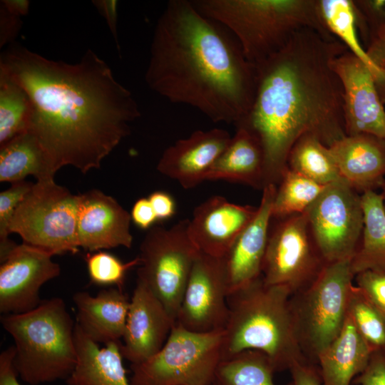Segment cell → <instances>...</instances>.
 I'll return each mask as SVG.
<instances>
[{"mask_svg": "<svg viewBox=\"0 0 385 385\" xmlns=\"http://www.w3.org/2000/svg\"><path fill=\"white\" fill-rule=\"evenodd\" d=\"M0 69L28 93L32 112L27 131L56 173L67 165L84 174L100 168L140 116L131 92L91 49L68 63L14 44L1 55Z\"/></svg>", "mask_w": 385, "mask_h": 385, "instance_id": "obj_1", "label": "cell"}, {"mask_svg": "<svg viewBox=\"0 0 385 385\" xmlns=\"http://www.w3.org/2000/svg\"><path fill=\"white\" fill-rule=\"evenodd\" d=\"M334 37L329 31L304 28L255 67L253 102L237 124L261 145L264 187L279 183L302 137L313 135L329 147L346 135L344 90L332 61L347 48Z\"/></svg>", "mask_w": 385, "mask_h": 385, "instance_id": "obj_2", "label": "cell"}, {"mask_svg": "<svg viewBox=\"0 0 385 385\" xmlns=\"http://www.w3.org/2000/svg\"><path fill=\"white\" fill-rule=\"evenodd\" d=\"M145 79L169 101L235 125L251 108L256 69L225 27L192 1L170 0L155 27Z\"/></svg>", "mask_w": 385, "mask_h": 385, "instance_id": "obj_3", "label": "cell"}, {"mask_svg": "<svg viewBox=\"0 0 385 385\" xmlns=\"http://www.w3.org/2000/svg\"><path fill=\"white\" fill-rule=\"evenodd\" d=\"M290 297L287 287L268 285L262 275L230 294L222 359L246 350L260 351L276 372L308 361L296 337Z\"/></svg>", "mask_w": 385, "mask_h": 385, "instance_id": "obj_4", "label": "cell"}, {"mask_svg": "<svg viewBox=\"0 0 385 385\" xmlns=\"http://www.w3.org/2000/svg\"><path fill=\"white\" fill-rule=\"evenodd\" d=\"M192 3L202 14L233 35L255 67L279 51L304 28L329 31L322 17L319 1L192 0Z\"/></svg>", "mask_w": 385, "mask_h": 385, "instance_id": "obj_5", "label": "cell"}, {"mask_svg": "<svg viewBox=\"0 0 385 385\" xmlns=\"http://www.w3.org/2000/svg\"><path fill=\"white\" fill-rule=\"evenodd\" d=\"M1 322L14 339V364L23 381L38 385L70 376L77 361L76 324L63 299L52 297L31 311L3 314Z\"/></svg>", "mask_w": 385, "mask_h": 385, "instance_id": "obj_6", "label": "cell"}, {"mask_svg": "<svg viewBox=\"0 0 385 385\" xmlns=\"http://www.w3.org/2000/svg\"><path fill=\"white\" fill-rule=\"evenodd\" d=\"M354 279L351 260L329 263L309 286L291 295L296 337L309 363L317 365L319 356L340 333Z\"/></svg>", "mask_w": 385, "mask_h": 385, "instance_id": "obj_7", "label": "cell"}, {"mask_svg": "<svg viewBox=\"0 0 385 385\" xmlns=\"http://www.w3.org/2000/svg\"><path fill=\"white\" fill-rule=\"evenodd\" d=\"M223 343L224 329L198 333L175 324L158 352L131 364L130 385H211Z\"/></svg>", "mask_w": 385, "mask_h": 385, "instance_id": "obj_8", "label": "cell"}, {"mask_svg": "<svg viewBox=\"0 0 385 385\" xmlns=\"http://www.w3.org/2000/svg\"><path fill=\"white\" fill-rule=\"evenodd\" d=\"M79 195L56 183L54 178L36 180L17 207L10 233L23 242L53 255L79 251L77 220Z\"/></svg>", "mask_w": 385, "mask_h": 385, "instance_id": "obj_9", "label": "cell"}, {"mask_svg": "<svg viewBox=\"0 0 385 385\" xmlns=\"http://www.w3.org/2000/svg\"><path fill=\"white\" fill-rule=\"evenodd\" d=\"M189 219L167 229L153 226L140 246L138 279L143 282L176 321L183 295L200 251L188 232Z\"/></svg>", "mask_w": 385, "mask_h": 385, "instance_id": "obj_10", "label": "cell"}, {"mask_svg": "<svg viewBox=\"0 0 385 385\" xmlns=\"http://www.w3.org/2000/svg\"><path fill=\"white\" fill-rule=\"evenodd\" d=\"M327 264L351 260L364 228L361 197L343 178L327 185L305 212Z\"/></svg>", "mask_w": 385, "mask_h": 385, "instance_id": "obj_11", "label": "cell"}, {"mask_svg": "<svg viewBox=\"0 0 385 385\" xmlns=\"http://www.w3.org/2000/svg\"><path fill=\"white\" fill-rule=\"evenodd\" d=\"M270 231L262 276L291 295L309 286L327 265L310 231L306 213L278 219Z\"/></svg>", "mask_w": 385, "mask_h": 385, "instance_id": "obj_12", "label": "cell"}, {"mask_svg": "<svg viewBox=\"0 0 385 385\" xmlns=\"http://www.w3.org/2000/svg\"><path fill=\"white\" fill-rule=\"evenodd\" d=\"M221 258L200 252L186 284L175 324L194 332L225 329L229 314Z\"/></svg>", "mask_w": 385, "mask_h": 385, "instance_id": "obj_13", "label": "cell"}, {"mask_svg": "<svg viewBox=\"0 0 385 385\" xmlns=\"http://www.w3.org/2000/svg\"><path fill=\"white\" fill-rule=\"evenodd\" d=\"M53 256L24 242L13 249L0 266L1 313H24L39 305L41 287L61 274Z\"/></svg>", "mask_w": 385, "mask_h": 385, "instance_id": "obj_14", "label": "cell"}, {"mask_svg": "<svg viewBox=\"0 0 385 385\" xmlns=\"http://www.w3.org/2000/svg\"><path fill=\"white\" fill-rule=\"evenodd\" d=\"M332 66L343 86L346 135L385 139V110L370 69L348 49L334 58Z\"/></svg>", "mask_w": 385, "mask_h": 385, "instance_id": "obj_15", "label": "cell"}, {"mask_svg": "<svg viewBox=\"0 0 385 385\" xmlns=\"http://www.w3.org/2000/svg\"><path fill=\"white\" fill-rule=\"evenodd\" d=\"M175 324L161 302L137 279L120 343L123 358L131 364L146 361L163 346Z\"/></svg>", "mask_w": 385, "mask_h": 385, "instance_id": "obj_16", "label": "cell"}, {"mask_svg": "<svg viewBox=\"0 0 385 385\" xmlns=\"http://www.w3.org/2000/svg\"><path fill=\"white\" fill-rule=\"evenodd\" d=\"M130 214L113 197L98 190L79 194L77 239L89 252L117 247L130 248Z\"/></svg>", "mask_w": 385, "mask_h": 385, "instance_id": "obj_17", "label": "cell"}, {"mask_svg": "<svg viewBox=\"0 0 385 385\" xmlns=\"http://www.w3.org/2000/svg\"><path fill=\"white\" fill-rule=\"evenodd\" d=\"M277 185L268 184L255 215L221 257L228 295L262 275Z\"/></svg>", "mask_w": 385, "mask_h": 385, "instance_id": "obj_18", "label": "cell"}, {"mask_svg": "<svg viewBox=\"0 0 385 385\" xmlns=\"http://www.w3.org/2000/svg\"><path fill=\"white\" fill-rule=\"evenodd\" d=\"M257 208L212 196L194 210L188 226L190 238L200 252L221 258L254 217Z\"/></svg>", "mask_w": 385, "mask_h": 385, "instance_id": "obj_19", "label": "cell"}, {"mask_svg": "<svg viewBox=\"0 0 385 385\" xmlns=\"http://www.w3.org/2000/svg\"><path fill=\"white\" fill-rule=\"evenodd\" d=\"M230 140V133L221 128L195 130L164 150L157 170L178 181L185 189L195 188L205 180L208 171Z\"/></svg>", "mask_w": 385, "mask_h": 385, "instance_id": "obj_20", "label": "cell"}, {"mask_svg": "<svg viewBox=\"0 0 385 385\" xmlns=\"http://www.w3.org/2000/svg\"><path fill=\"white\" fill-rule=\"evenodd\" d=\"M341 178L362 193L385 185V139L369 134L346 135L329 147Z\"/></svg>", "mask_w": 385, "mask_h": 385, "instance_id": "obj_21", "label": "cell"}, {"mask_svg": "<svg viewBox=\"0 0 385 385\" xmlns=\"http://www.w3.org/2000/svg\"><path fill=\"white\" fill-rule=\"evenodd\" d=\"M76 325L97 344L119 342L123 339L130 299L123 289L111 287L93 296L80 291L73 296Z\"/></svg>", "mask_w": 385, "mask_h": 385, "instance_id": "obj_22", "label": "cell"}, {"mask_svg": "<svg viewBox=\"0 0 385 385\" xmlns=\"http://www.w3.org/2000/svg\"><path fill=\"white\" fill-rule=\"evenodd\" d=\"M371 351L346 313L340 333L318 357L321 385H351L366 366Z\"/></svg>", "mask_w": 385, "mask_h": 385, "instance_id": "obj_23", "label": "cell"}, {"mask_svg": "<svg viewBox=\"0 0 385 385\" xmlns=\"http://www.w3.org/2000/svg\"><path fill=\"white\" fill-rule=\"evenodd\" d=\"M77 361L66 379L68 385H130L123 364L120 342L100 348L76 325Z\"/></svg>", "mask_w": 385, "mask_h": 385, "instance_id": "obj_24", "label": "cell"}, {"mask_svg": "<svg viewBox=\"0 0 385 385\" xmlns=\"http://www.w3.org/2000/svg\"><path fill=\"white\" fill-rule=\"evenodd\" d=\"M208 171L205 180L242 183L264 188V156L261 145L252 132L242 124Z\"/></svg>", "mask_w": 385, "mask_h": 385, "instance_id": "obj_25", "label": "cell"}, {"mask_svg": "<svg viewBox=\"0 0 385 385\" xmlns=\"http://www.w3.org/2000/svg\"><path fill=\"white\" fill-rule=\"evenodd\" d=\"M55 174L48 155L29 131L0 146V182L12 184L29 175L41 180Z\"/></svg>", "mask_w": 385, "mask_h": 385, "instance_id": "obj_26", "label": "cell"}, {"mask_svg": "<svg viewBox=\"0 0 385 385\" xmlns=\"http://www.w3.org/2000/svg\"><path fill=\"white\" fill-rule=\"evenodd\" d=\"M364 228L358 248L351 260L354 276L365 270L385 274V209L381 194H361Z\"/></svg>", "mask_w": 385, "mask_h": 385, "instance_id": "obj_27", "label": "cell"}, {"mask_svg": "<svg viewBox=\"0 0 385 385\" xmlns=\"http://www.w3.org/2000/svg\"><path fill=\"white\" fill-rule=\"evenodd\" d=\"M287 168L322 185L342 178L329 148L310 135L294 144L288 156Z\"/></svg>", "mask_w": 385, "mask_h": 385, "instance_id": "obj_28", "label": "cell"}, {"mask_svg": "<svg viewBox=\"0 0 385 385\" xmlns=\"http://www.w3.org/2000/svg\"><path fill=\"white\" fill-rule=\"evenodd\" d=\"M275 369L269 357L257 350H246L222 359L215 385H277ZM285 385H291V382Z\"/></svg>", "mask_w": 385, "mask_h": 385, "instance_id": "obj_29", "label": "cell"}, {"mask_svg": "<svg viewBox=\"0 0 385 385\" xmlns=\"http://www.w3.org/2000/svg\"><path fill=\"white\" fill-rule=\"evenodd\" d=\"M31 112L26 91L0 69V146L28 130Z\"/></svg>", "mask_w": 385, "mask_h": 385, "instance_id": "obj_30", "label": "cell"}, {"mask_svg": "<svg viewBox=\"0 0 385 385\" xmlns=\"http://www.w3.org/2000/svg\"><path fill=\"white\" fill-rule=\"evenodd\" d=\"M319 5L322 17L330 32L339 38L347 49L370 69L376 83L380 81L383 73L372 62L357 37L353 1L321 0Z\"/></svg>", "mask_w": 385, "mask_h": 385, "instance_id": "obj_31", "label": "cell"}, {"mask_svg": "<svg viewBox=\"0 0 385 385\" xmlns=\"http://www.w3.org/2000/svg\"><path fill=\"white\" fill-rule=\"evenodd\" d=\"M274 197L272 218L304 213L327 185H320L287 168Z\"/></svg>", "mask_w": 385, "mask_h": 385, "instance_id": "obj_32", "label": "cell"}, {"mask_svg": "<svg viewBox=\"0 0 385 385\" xmlns=\"http://www.w3.org/2000/svg\"><path fill=\"white\" fill-rule=\"evenodd\" d=\"M347 314L372 351L385 347V314L354 284L349 294Z\"/></svg>", "mask_w": 385, "mask_h": 385, "instance_id": "obj_33", "label": "cell"}, {"mask_svg": "<svg viewBox=\"0 0 385 385\" xmlns=\"http://www.w3.org/2000/svg\"><path fill=\"white\" fill-rule=\"evenodd\" d=\"M356 16L365 21L369 31L366 53L374 65L385 71V0L353 1Z\"/></svg>", "mask_w": 385, "mask_h": 385, "instance_id": "obj_34", "label": "cell"}, {"mask_svg": "<svg viewBox=\"0 0 385 385\" xmlns=\"http://www.w3.org/2000/svg\"><path fill=\"white\" fill-rule=\"evenodd\" d=\"M91 282L98 286H115L123 289L127 272L140 265V259L123 262L116 256L100 250L88 252L85 257Z\"/></svg>", "mask_w": 385, "mask_h": 385, "instance_id": "obj_35", "label": "cell"}, {"mask_svg": "<svg viewBox=\"0 0 385 385\" xmlns=\"http://www.w3.org/2000/svg\"><path fill=\"white\" fill-rule=\"evenodd\" d=\"M34 183L22 180L0 192V262H4L17 245L9 238L10 223L19 203Z\"/></svg>", "mask_w": 385, "mask_h": 385, "instance_id": "obj_36", "label": "cell"}, {"mask_svg": "<svg viewBox=\"0 0 385 385\" xmlns=\"http://www.w3.org/2000/svg\"><path fill=\"white\" fill-rule=\"evenodd\" d=\"M355 285L385 314V274L365 270L354 276Z\"/></svg>", "mask_w": 385, "mask_h": 385, "instance_id": "obj_37", "label": "cell"}, {"mask_svg": "<svg viewBox=\"0 0 385 385\" xmlns=\"http://www.w3.org/2000/svg\"><path fill=\"white\" fill-rule=\"evenodd\" d=\"M354 382L356 385H385V347L371 351L366 366Z\"/></svg>", "mask_w": 385, "mask_h": 385, "instance_id": "obj_38", "label": "cell"}, {"mask_svg": "<svg viewBox=\"0 0 385 385\" xmlns=\"http://www.w3.org/2000/svg\"><path fill=\"white\" fill-rule=\"evenodd\" d=\"M292 376L291 385H321V378L317 365L304 361L299 362L289 370Z\"/></svg>", "mask_w": 385, "mask_h": 385, "instance_id": "obj_39", "label": "cell"}, {"mask_svg": "<svg viewBox=\"0 0 385 385\" xmlns=\"http://www.w3.org/2000/svg\"><path fill=\"white\" fill-rule=\"evenodd\" d=\"M130 216L133 223L142 230L150 229L158 221L148 197H141L135 201Z\"/></svg>", "mask_w": 385, "mask_h": 385, "instance_id": "obj_40", "label": "cell"}, {"mask_svg": "<svg viewBox=\"0 0 385 385\" xmlns=\"http://www.w3.org/2000/svg\"><path fill=\"white\" fill-rule=\"evenodd\" d=\"M22 25L21 17L9 12L0 4V46L11 42L18 35Z\"/></svg>", "mask_w": 385, "mask_h": 385, "instance_id": "obj_41", "label": "cell"}, {"mask_svg": "<svg viewBox=\"0 0 385 385\" xmlns=\"http://www.w3.org/2000/svg\"><path fill=\"white\" fill-rule=\"evenodd\" d=\"M148 199L158 221L170 219L175 214V202L169 193L165 191H155L149 195Z\"/></svg>", "mask_w": 385, "mask_h": 385, "instance_id": "obj_42", "label": "cell"}, {"mask_svg": "<svg viewBox=\"0 0 385 385\" xmlns=\"http://www.w3.org/2000/svg\"><path fill=\"white\" fill-rule=\"evenodd\" d=\"M14 346L4 350L0 354V385H21L14 364Z\"/></svg>", "mask_w": 385, "mask_h": 385, "instance_id": "obj_43", "label": "cell"}, {"mask_svg": "<svg viewBox=\"0 0 385 385\" xmlns=\"http://www.w3.org/2000/svg\"><path fill=\"white\" fill-rule=\"evenodd\" d=\"M93 4L98 11L99 14L106 19L108 28L117 44L118 49L120 51L117 34L118 1L115 0H95L93 1Z\"/></svg>", "mask_w": 385, "mask_h": 385, "instance_id": "obj_44", "label": "cell"}, {"mask_svg": "<svg viewBox=\"0 0 385 385\" xmlns=\"http://www.w3.org/2000/svg\"><path fill=\"white\" fill-rule=\"evenodd\" d=\"M1 4L11 14L21 17L27 15L30 3L27 0H3Z\"/></svg>", "mask_w": 385, "mask_h": 385, "instance_id": "obj_45", "label": "cell"}, {"mask_svg": "<svg viewBox=\"0 0 385 385\" xmlns=\"http://www.w3.org/2000/svg\"><path fill=\"white\" fill-rule=\"evenodd\" d=\"M376 89L379 93L381 101L383 103H385V71L383 78L376 83Z\"/></svg>", "mask_w": 385, "mask_h": 385, "instance_id": "obj_46", "label": "cell"}, {"mask_svg": "<svg viewBox=\"0 0 385 385\" xmlns=\"http://www.w3.org/2000/svg\"><path fill=\"white\" fill-rule=\"evenodd\" d=\"M381 195H382V197H383L384 206V209H385V188H384L383 192H382Z\"/></svg>", "mask_w": 385, "mask_h": 385, "instance_id": "obj_47", "label": "cell"}, {"mask_svg": "<svg viewBox=\"0 0 385 385\" xmlns=\"http://www.w3.org/2000/svg\"><path fill=\"white\" fill-rule=\"evenodd\" d=\"M211 385H215V384L213 383V384H212Z\"/></svg>", "mask_w": 385, "mask_h": 385, "instance_id": "obj_48", "label": "cell"}, {"mask_svg": "<svg viewBox=\"0 0 385 385\" xmlns=\"http://www.w3.org/2000/svg\"><path fill=\"white\" fill-rule=\"evenodd\" d=\"M384 188H385V185H384Z\"/></svg>", "mask_w": 385, "mask_h": 385, "instance_id": "obj_49", "label": "cell"}]
</instances>
